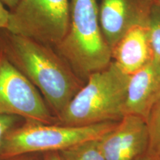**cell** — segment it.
Instances as JSON below:
<instances>
[{"mask_svg":"<svg viewBox=\"0 0 160 160\" xmlns=\"http://www.w3.org/2000/svg\"><path fill=\"white\" fill-rule=\"evenodd\" d=\"M21 119L15 116L0 114V143L8 132L17 126Z\"/></svg>","mask_w":160,"mask_h":160,"instance_id":"obj_14","label":"cell"},{"mask_svg":"<svg viewBox=\"0 0 160 160\" xmlns=\"http://www.w3.org/2000/svg\"><path fill=\"white\" fill-rule=\"evenodd\" d=\"M0 1L2 2L4 5L11 10L15 7V5H17V3L19 2V0H0Z\"/></svg>","mask_w":160,"mask_h":160,"instance_id":"obj_17","label":"cell"},{"mask_svg":"<svg viewBox=\"0 0 160 160\" xmlns=\"http://www.w3.org/2000/svg\"><path fill=\"white\" fill-rule=\"evenodd\" d=\"M70 0H19L7 30L55 47L67 33Z\"/></svg>","mask_w":160,"mask_h":160,"instance_id":"obj_5","label":"cell"},{"mask_svg":"<svg viewBox=\"0 0 160 160\" xmlns=\"http://www.w3.org/2000/svg\"><path fill=\"white\" fill-rule=\"evenodd\" d=\"M136 160H157L155 158L152 157L151 156H150L148 154V153H144L143 155H142L141 157H139V158H137Z\"/></svg>","mask_w":160,"mask_h":160,"instance_id":"obj_18","label":"cell"},{"mask_svg":"<svg viewBox=\"0 0 160 160\" xmlns=\"http://www.w3.org/2000/svg\"><path fill=\"white\" fill-rule=\"evenodd\" d=\"M117 122L74 126L25 121L23 125L16 126L3 138L0 143V160L36 153H59L85 142L100 139Z\"/></svg>","mask_w":160,"mask_h":160,"instance_id":"obj_4","label":"cell"},{"mask_svg":"<svg viewBox=\"0 0 160 160\" xmlns=\"http://www.w3.org/2000/svg\"><path fill=\"white\" fill-rule=\"evenodd\" d=\"M0 52L37 88L57 119L85 84L54 48L31 38L0 30Z\"/></svg>","mask_w":160,"mask_h":160,"instance_id":"obj_1","label":"cell"},{"mask_svg":"<svg viewBox=\"0 0 160 160\" xmlns=\"http://www.w3.org/2000/svg\"><path fill=\"white\" fill-rule=\"evenodd\" d=\"M157 1H158V2H160V0H157Z\"/></svg>","mask_w":160,"mask_h":160,"instance_id":"obj_20","label":"cell"},{"mask_svg":"<svg viewBox=\"0 0 160 160\" xmlns=\"http://www.w3.org/2000/svg\"><path fill=\"white\" fill-rule=\"evenodd\" d=\"M149 142L146 153L160 160V100L156 104L147 120Z\"/></svg>","mask_w":160,"mask_h":160,"instance_id":"obj_13","label":"cell"},{"mask_svg":"<svg viewBox=\"0 0 160 160\" xmlns=\"http://www.w3.org/2000/svg\"><path fill=\"white\" fill-rule=\"evenodd\" d=\"M99 139L90 140L59 152L61 160H106Z\"/></svg>","mask_w":160,"mask_h":160,"instance_id":"obj_11","label":"cell"},{"mask_svg":"<svg viewBox=\"0 0 160 160\" xmlns=\"http://www.w3.org/2000/svg\"><path fill=\"white\" fill-rule=\"evenodd\" d=\"M7 160H35L34 159H31V158L29 157H23V156H21V157H18L13 158V159H10Z\"/></svg>","mask_w":160,"mask_h":160,"instance_id":"obj_19","label":"cell"},{"mask_svg":"<svg viewBox=\"0 0 160 160\" xmlns=\"http://www.w3.org/2000/svg\"><path fill=\"white\" fill-rule=\"evenodd\" d=\"M153 61L160 65V2L152 0L148 22Z\"/></svg>","mask_w":160,"mask_h":160,"instance_id":"obj_12","label":"cell"},{"mask_svg":"<svg viewBox=\"0 0 160 160\" xmlns=\"http://www.w3.org/2000/svg\"><path fill=\"white\" fill-rule=\"evenodd\" d=\"M148 142L147 120L132 114L124 116L99 139L106 160H136L145 153Z\"/></svg>","mask_w":160,"mask_h":160,"instance_id":"obj_7","label":"cell"},{"mask_svg":"<svg viewBox=\"0 0 160 160\" xmlns=\"http://www.w3.org/2000/svg\"><path fill=\"white\" fill-rule=\"evenodd\" d=\"M43 160H61L58 152H50L44 153Z\"/></svg>","mask_w":160,"mask_h":160,"instance_id":"obj_16","label":"cell"},{"mask_svg":"<svg viewBox=\"0 0 160 160\" xmlns=\"http://www.w3.org/2000/svg\"><path fill=\"white\" fill-rule=\"evenodd\" d=\"M160 100V65L153 61L130 76L124 113L148 120Z\"/></svg>","mask_w":160,"mask_h":160,"instance_id":"obj_9","label":"cell"},{"mask_svg":"<svg viewBox=\"0 0 160 160\" xmlns=\"http://www.w3.org/2000/svg\"><path fill=\"white\" fill-rule=\"evenodd\" d=\"M129 79L112 61L89 76L57 118L58 123L84 126L119 122L125 116Z\"/></svg>","mask_w":160,"mask_h":160,"instance_id":"obj_2","label":"cell"},{"mask_svg":"<svg viewBox=\"0 0 160 160\" xmlns=\"http://www.w3.org/2000/svg\"><path fill=\"white\" fill-rule=\"evenodd\" d=\"M10 20V10L0 1V30L8 29Z\"/></svg>","mask_w":160,"mask_h":160,"instance_id":"obj_15","label":"cell"},{"mask_svg":"<svg viewBox=\"0 0 160 160\" xmlns=\"http://www.w3.org/2000/svg\"><path fill=\"white\" fill-rule=\"evenodd\" d=\"M152 0H101L98 5L102 33L112 49L123 36L138 25H148Z\"/></svg>","mask_w":160,"mask_h":160,"instance_id":"obj_8","label":"cell"},{"mask_svg":"<svg viewBox=\"0 0 160 160\" xmlns=\"http://www.w3.org/2000/svg\"><path fill=\"white\" fill-rule=\"evenodd\" d=\"M0 114L25 122L58 123L37 88L0 52Z\"/></svg>","mask_w":160,"mask_h":160,"instance_id":"obj_6","label":"cell"},{"mask_svg":"<svg viewBox=\"0 0 160 160\" xmlns=\"http://www.w3.org/2000/svg\"><path fill=\"white\" fill-rule=\"evenodd\" d=\"M54 49L84 82L112 62L102 33L97 0H70L67 33Z\"/></svg>","mask_w":160,"mask_h":160,"instance_id":"obj_3","label":"cell"},{"mask_svg":"<svg viewBox=\"0 0 160 160\" xmlns=\"http://www.w3.org/2000/svg\"><path fill=\"white\" fill-rule=\"evenodd\" d=\"M112 61L125 74L131 76L153 59L148 25L130 29L112 49Z\"/></svg>","mask_w":160,"mask_h":160,"instance_id":"obj_10","label":"cell"}]
</instances>
